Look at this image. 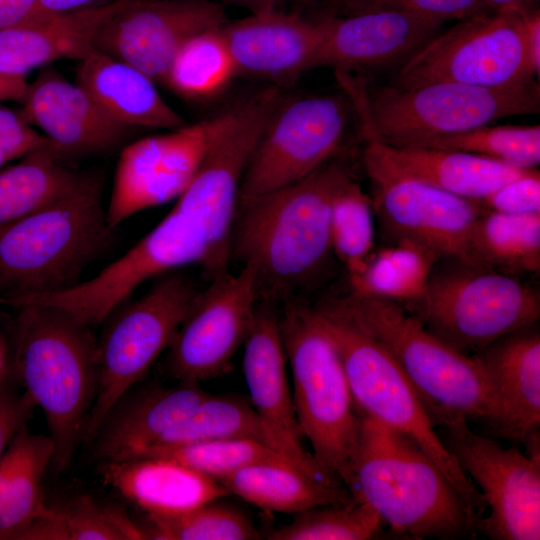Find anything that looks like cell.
Segmentation results:
<instances>
[{
	"instance_id": "obj_45",
	"label": "cell",
	"mask_w": 540,
	"mask_h": 540,
	"mask_svg": "<svg viewBox=\"0 0 540 540\" xmlns=\"http://www.w3.org/2000/svg\"><path fill=\"white\" fill-rule=\"evenodd\" d=\"M44 148L53 146L43 134L33 129L21 113L0 106V153L6 162Z\"/></svg>"
},
{
	"instance_id": "obj_42",
	"label": "cell",
	"mask_w": 540,
	"mask_h": 540,
	"mask_svg": "<svg viewBox=\"0 0 540 540\" xmlns=\"http://www.w3.org/2000/svg\"><path fill=\"white\" fill-rule=\"evenodd\" d=\"M384 523L367 503L317 506L296 514L270 532V540H368L378 538Z\"/></svg>"
},
{
	"instance_id": "obj_11",
	"label": "cell",
	"mask_w": 540,
	"mask_h": 540,
	"mask_svg": "<svg viewBox=\"0 0 540 540\" xmlns=\"http://www.w3.org/2000/svg\"><path fill=\"white\" fill-rule=\"evenodd\" d=\"M196 293L188 278L166 273L142 297L111 314L97 342V389L82 441H93L113 407L168 349Z\"/></svg>"
},
{
	"instance_id": "obj_9",
	"label": "cell",
	"mask_w": 540,
	"mask_h": 540,
	"mask_svg": "<svg viewBox=\"0 0 540 540\" xmlns=\"http://www.w3.org/2000/svg\"><path fill=\"white\" fill-rule=\"evenodd\" d=\"M436 337L472 356L496 340L535 324L540 295L518 276L439 258L427 294L413 311Z\"/></svg>"
},
{
	"instance_id": "obj_15",
	"label": "cell",
	"mask_w": 540,
	"mask_h": 540,
	"mask_svg": "<svg viewBox=\"0 0 540 540\" xmlns=\"http://www.w3.org/2000/svg\"><path fill=\"white\" fill-rule=\"evenodd\" d=\"M347 98L285 96L269 117L244 172L239 200L299 182L329 162L347 125Z\"/></svg>"
},
{
	"instance_id": "obj_38",
	"label": "cell",
	"mask_w": 540,
	"mask_h": 540,
	"mask_svg": "<svg viewBox=\"0 0 540 540\" xmlns=\"http://www.w3.org/2000/svg\"><path fill=\"white\" fill-rule=\"evenodd\" d=\"M374 217L372 198L352 177L336 194L330 221L332 252L348 278L361 271L375 249Z\"/></svg>"
},
{
	"instance_id": "obj_10",
	"label": "cell",
	"mask_w": 540,
	"mask_h": 540,
	"mask_svg": "<svg viewBox=\"0 0 540 540\" xmlns=\"http://www.w3.org/2000/svg\"><path fill=\"white\" fill-rule=\"evenodd\" d=\"M283 97L281 87L271 85L215 116L203 161L174 204L204 234L219 275L229 271L230 234L244 172Z\"/></svg>"
},
{
	"instance_id": "obj_39",
	"label": "cell",
	"mask_w": 540,
	"mask_h": 540,
	"mask_svg": "<svg viewBox=\"0 0 540 540\" xmlns=\"http://www.w3.org/2000/svg\"><path fill=\"white\" fill-rule=\"evenodd\" d=\"M146 456L174 459L215 480L244 467L262 463L291 465L301 469L275 448L250 438L221 439L162 447L145 451L136 457Z\"/></svg>"
},
{
	"instance_id": "obj_40",
	"label": "cell",
	"mask_w": 540,
	"mask_h": 540,
	"mask_svg": "<svg viewBox=\"0 0 540 540\" xmlns=\"http://www.w3.org/2000/svg\"><path fill=\"white\" fill-rule=\"evenodd\" d=\"M142 527L154 540H253L261 538L253 522L241 510L213 500L184 513L147 515Z\"/></svg>"
},
{
	"instance_id": "obj_5",
	"label": "cell",
	"mask_w": 540,
	"mask_h": 540,
	"mask_svg": "<svg viewBox=\"0 0 540 540\" xmlns=\"http://www.w3.org/2000/svg\"><path fill=\"white\" fill-rule=\"evenodd\" d=\"M320 307L346 319L386 349L436 424L446 417L460 416L494 430L496 408L478 362L433 335L405 306L348 293Z\"/></svg>"
},
{
	"instance_id": "obj_12",
	"label": "cell",
	"mask_w": 540,
	"mask_h": 540,
	"mask_svg": "<svg viewBox=\"0 0 540 540\" xmlns=\"http://www.w3.org/2000/svg\"><path fill=\"white\" fill-rule=\"evenodd\" d=\"M190 264L200 265L207 281L218 276L200 228L172 208L141 240L90 280L61 291L22 298L12 305L54 307L90 327L106 321L148 279Z\"/></svg>"
},
{
	"instance_id": "obj_25",
	"label": "cell",
	"mask_w": 540,
	"mask_h": 540,
	"mask_svg": "<svg viewBox=\"0 0 540 540\" xmlns=\"http://www.w3.org/2000/svg\"><path fill=\"white\" fill-rule=\"evenodd\" d=\"M472 356L493 396L495 433L525 442L540 424V333L536 323L503 336Z\"/></svg>"
},
{
	"instance_id": "obj_36",
	"label": "cell",
	"mask_w": 540,
	"mask_h": 540,
	"mask_svg": "<svg viewBox=\"0 0 540 540\" xmlns=\"http://www.w3.org/2000/svg\"><path fill=\"white\" fill-rule=\"evenodd\" d=\"M20 451L0 508V540H16L47 505L42 486L52 464L54 444L50 436L19 431Z\"/></svg>"
},
{
	"instance_id": "obj_41",
	"label": "cell",
	"mask_w": 540,
	"mask_h": 540,
	"mask_svg": "<svg viewBox=\"0 0 540 540\" xmlns=\"http://www.w3.org/2000/svg\"><path fill=\"white\" fill-rule=\"evenodd\" d=\"M418 147L461 151L520 169H535L540 163V126L488 124L437 137Z\"/></svg>"
},
{
	"instance_id": "obj_2",
	"label": "cell",
	"mask_w": 540,
	"mask_h": 540,
	"mask_svg": "<svg viewBox=\"0 0 540 540\" xmlns=\"http://www.w3.org/2000/svg\"><path fill=\"white\" fill-rule=\"evenodd\" d=\"M352 472V496L394 533L457 539L478 531L481 517L434 461L410 438L364 415Z\"/></svg>"
},
{
	"instance_id": "obj_1",
	"label": "cell",
	"mask_w": 540,
	"mask_h": 540,
	"mask_svg": "<svg viewBox=\"0 0 540 540\" xmlns=\"http://www.w3.org/2000/svg\"><path fill=\"white\" fill-rule=\"evenodd\" d=\"M352 177L331 159L299 182L238 201L230 259L252 267L259 301H290L324 272L333 255L332 203Z\"/></svg>"
},
{
	"instance_id": "obj_33",
	"label": "cell",
	"mask_w": 540,
	"mask_h": 540,
	"mask_svg": "<svg viewBox=\"0 0 540 540\" xmlns=\"http://www.w3.org/2000/svg\"><path fill=\"white\" fill-rule=\"evenodd\" d=\"M144 530L120 507L82 495L47 506L16 540H144Z\"/></svg>"
},
{
	"instance_id": "obj_55",
	"label": "cell",
	"mask_w": 540,
	"mask_h": 540,
	"mask_svg": "<svg viewBox=\"0 0 540 540\" xmlns=\"http://www.w3.org/2000/svg\"><path fill=\"white\" fill-rule=\"evenodd\" d=\"M6 163V160L5 158L3 157V155L0 153V167Z\"/></svg>"
},
{
	"instance_id": "obj_31",
	"label": "cell",
	"mask_w": 540,
	"mask_h": 540,
	"mask_svg": "<svg viewBox=\"0 0 540 540\" xmlns=\"http://www.w3.org/2000/svg\"><path fill=\"white\" fill-rule=\"evenodd\" d=\"M439 258L410 241L375 248L359 273L349 277V293L402 304L410 311L424 300L430 275Z\"/></svg>"
},
{
	"instance_id": "obj_20",
	"label": "cell",
	"mask_w": 540,
	"mask_h": 540,
	"mask_svg": "<svg viewBox=\"0 0 540 540\" xmlns=\"http://www.w3.org/2000/svg\"><path fill=\"white\" fill-rule=\"evenodd\" d=\"M259 302L251 330L243 344V373L250 404L281 453L312 477L338 482L319 466L302 445L303 435L288 383L279 316L270 302Z\"/></svg>"
},
{
	"instance_id": "obj_26",
	"label": "cell",
	"mask_w": 540,
	"mask_h": 540,
	"mask_svg": "<svg viewBox=\"0 0 540 540\" xmlns=\"http://www.w3.org/2000/svg\"><path fill=\"white\" fill-rule=\"evenodd\" d=\"M101 464L104 482L151 516L184 513L229 495L214 478L170 458L134 457Z\"/></svg>"
},
{
	"instance_id": "obj_48",
	"label": "cell",
	"mask_w": 540,
	"mask_h": 540,
	"mask_svg": "<svg viewBox=\"0 0 540 540\" xmlns=\"http://www.w3.org/2000/svg\"><path fill=\"white\" fill-rule=\"evenodd\" d=\"M522 15L524 22L525 52L531 74L540 76V10L532 9Z\"/></svg>"
},
{
	"instance_id": "obj_54",
	"label": "cell",
	"mask_w": 540,
	"mask_h": 540,
	"mask_svg": "<svg viewBox=\"0 0 540 540\" xmlns=\"http://www.w3.org/2000/svg\"><path fill=\"white\" fill-rule=\"evenodd\" d=\"M307 9H318L319 13H328L347 0H293Z\"/></svg>"
},
{
	"instance_id": "obj_50",
	"label": "cell",
	"mask_w": 540,
	"mask_h": 540,
	"mask_svg": "<svg viewBox=\"0 0 540 540\" xmlns=\"http://www.w3.org/2000/svg\"><path fill=\"white\" fill-rule=\"evenodd\" d=\"M18 433L0 458V508L6 492L8 481L19 456L20 442Z\"/></svg>"
},
{
	"instance_id": "obj_28",
	"label": "cell",
	"mask_w": 540,
	"mask_h": 540,
	"mask_svg": "<svg viewBox=\"0 0 540 540\" xmlns=\"http://www.w3.org/2000/svg\"><path fill=\"white\" fill-rule=\"evenodd\" d=\"M117 1L0 29V74L25 77L55 60L85 58Z\"/></svg>"
},
{
	"instance_id": "obj_53",
	"label": "cell",
	"mask_w": 540,
	"mask_h": 540,
	"mask_svg": "<svg viewBox=\"0 0 540 540\" xmlns=\"http://www.w3.org/2000/svg\"><path fill=\"white\" fill-rule=\"evenodd\" d=\"M539 0H483L491 12H515L523 14L538 8Z\"/></svg>"
},
{
	"instance_id": "obj_49",
	"label": "cell",
	"mask_w": 540,
	"mask_h": 540,
	"mask_svg": "<svg viewBox=\"0 0 540 540\" xmlns=\"http://www.w3.org/2000/svg\"><path fill=\"white\" fill-rule=\"evenodd\" d=\"M37 0H0V29L22 23Z\"/></svg>"
},
{
	"instance_id": "obj_3",
	"label": "cell",
	"mask_w": 540,
	"mask_h": 540,
	"mask_svg": "<svg viewBox=\"0 0 540 540\" xmlns=\"http://www.w3.org/2000/svg\"><path fill=\"white\" fill-rule=\"evenodd\" d=\"M16 366L26 394L46 418L52 466L65 471L82 441L97 381V341L90 327L40 304L17 306Z\"/></svg>"
},
{
	"instance_id": "obj_16",
	"label": "cell",
	"mask_w": 540,
	"mask_h": 540,
	"mask_svg": "<svg viewBox=\"0 0 540 540\" xmlns=\"http://www.w3.org/2000/svg\"><path fill=\"white\" fill-rule=\"evenodd\" d=\"M209 283L195 294L168 347L167 369L178 382L200 383L229 371L254 321L259 300L252 267Z\"/></svg>"
},
{
	"instance_id": "obj_29",
	"label": "cell",
	"mask_w": 540,
	"mask_h": 540,
	"mask_svg": "<svg viewBox=\"0 0 540 540\" xmlns=\"http://www.w3.org/2000/svg\"><path fill=\"white\" fill-rule=\"evenodd\" d=\"M76 73L77 83L100 107L128 127L172 130L185 125L157 83L123 60L94 49L79 60Z\"/></svg>"
},
{
	"instance_id": "obj_22",
	"label": "cell",
	"mask_w": 540,
	"mask_h": 540,
	"mask_svg": "<svg viewBox=\"0 0 540 540\" xmlns=\"http://www.w3.org/2000/svg\"><path fill=\"white\" fill-rule=\"evenodd\" d=\"M316 16L322 28L317 67L346 73L402 65L443 25L394 10Z\"/></svg>"
},
{
	"instance_id": "obj_51",
	"label": "cell",
	"mask_w": 540,
	"mask_h": 540,
	"mask_svg": "<svg viewBox=\"0 0 540 540\" xmlns=\"http://www.w3.org/2000/svg\"><path fill=\"white\" fill-rule=\"evenodd\" d=\"M221 6L233 5L249 10L251 13H264L284 10L290 0H205Z\"/></svg>"
},
{
	"instance_id": "obj_35",
	"label": "cell",
	"mask_w": 540,
	"mask_h": 540,
	"mask_svg": "<svg viewBox=\"0 0 540 540\" xmlns=\"http://www.w3.org/2000/svg\"><path fill=\"white\" fill-rule=\"evenodd\" d=\"M231 438L255 439L278 450L249 402L235 396L207 393L151 446L133 457L162 447Z\"/></svg>"
},
{
	"instance_id": "obj_24",
	"label": "cell",
	"mask_w": 540,
	"mask_h": 540,
	"mask_svg": "<svg viewBox=\"0 0 540 540\" xmlns=\"http://www.w3.org/2000/svg\"><path fill=\"white\" fill-rule=\"evenodd\" d=\"M363 140V165L369 178L414 179L475 201L483 200L503 184L532 170L461 151L398 147L365 136Z\"/></svg>"
},
{
	"instance_id": "obj_23",
	"label": "cell",
	"mask_w": 540,
	"mask_h": 540,
	"mask_svg": "<svg viewBox=\"0 0 540 540\" xmlns=\"http://www.w3.org/2000/svg\"><path fill=\"white\" fill-rule=\"evenodd\" d=\"M220 32L237 74L278 83L317 68L322 28L317 16L276 10L226 21Z\"/></svg>"
},
{
	"instance_id": "obj_46",
	"label": "cell",
	"mask_w": 540,
	"mask_h": 540,
	"mask_svg": "<svg viewBox=\"0 0 540 540\" xmlns=\"http://www.w3.org/2000/svg\"><path fill=\"white\" fill-rule=\"evenodd\" d=\"M36 406L24 393L11 392L0 384V458L17 435Z\"/></svg>"
},
{
	"instance_id": "obj_18",
	"label": "cell",
	"mask_w": 540,
	"mask_h": 540,
	"mask_svg": "<svg viewBox=\"0 0 540 540\" xmlns=\"http://www.w3.org/2000/svg\"><path fill=\"white\" fill-rule=\"evenodd\" d=\"M214 117L125 145L120 153L106 218L114 230L143 210L176 200L205 156Z\"/></svg>"
},
{
	"instance_id": "obj_30",
	"label": "cell",
	"mask_w": 540,
	"mask_h": 540,
	"mask_svg": "<svg viewBox=\"0 0 540 540\" xmlns=\"http://www.w3.org/2000/svg\"><path fill=\"white\" fill-rule=\"evenodd\" d=\"M217 481L229 494L271 512L297 514L317 506L347 505L356 501L337 482L316 479L291 465H251Z\"/></svg>"
},
{
	"instance_id": "obj_19",
	"label": "cell",
	"mask_w": 540,
	"mask_h": 540,
	"mask_svg": "<svg viewBox=\"0 0 540 540\" xmlns=\"http://www.w3.org/2000/svg\"><path fill=\"white\" fill-rule=\"evenodd\" d=\"M370 180L375 216L390 242L410 241L438 258L473 263V230L486 212L479 201L404 177Z\"/></svg>"
},
{
	"instance_id": "obj_34",
	"label": "cell",
	"mask_w": 540,
	"mask_h": 540,
	"mask_svg": "<svg viewBox=\"0 0 540 540\" xmlns=\"http://www.w3.org/2000/svg\"><path fill=\"white\" fill-rule=\"evenodd\" d=\"M472 262L509 273L540 270V213L513 215L486 211L471 239Z\"/></svg>"
},
{
	"instance_id": "obj_27",
	"label": "cell",
	"mask_w": 540,
	"mask_h": 540,
	"mask_svg": "<svg viewBox=\"0 0 540 540\" xmlns=\"http://www.w3.org/2000/svg\"><path fill=\"white\" fill-rule=\"evenodd\" d=\"M205 395L199 383L153 386L125 394L98 429L92 443L101 463L128 459L151 446Z\"/></svg>"
},
{
	"instance_id": "obj_7",
	"label": "cell",
	"mask_w": 540,
	"mask_h": 540,
	"mask_svg": "<svg viewBox=\"0 0 540 540\" xmlns=\"http://www.w3.org/2000/svg\"><path fill=\"white\" fill-rule=\"evenodd\" d=\"M279 326L301 433L319 466L351 493L361 415L338 348L315 307L287 301Z\"/></svg>"
},
{
	"instance_id": "obj_44",
	"label": "cell",
	"mask_w": 540,
	"mask_h": 540,
	"mask_svg": "<svg viewBox=\"0 0 540 540\" xmlns=\"http://www.w3.org/2000/svg\"><path fill=\"white\" fill-rule=\"evenodd\" d=\"M486 211L513 215L540 213V173L532 169L479 201Z\"/></svg>"
},
{
	"instance_id": "obj_14",
	"label": "cell",
	"mask_w": 540,
	"mask_h": 540,
	"mask_svg": "<svg viewBox=\"0 0 540 540\" xmlns=\"http://www.w3.org/2000/svg\"><path fill=\"white\" fill-rule=\"evenodd\" d=\"M444 444L483 496L489 515L478 531L496 540L540 539L539 433L525 441L527 454L473 432L460 416L442 419Z\"/></svg>"
},
{
	"instance_id": "obj_17",
	"label": "cell",
	"mask_w": 540,
	"mask_h": 540,
	"mask_svg": "<svg viewBox=\"0 0 540 540\" xmlns=\"http://www.w3.org/2000/svg\"><path fill=\"white\" fill-rule=\"evenodd\" d=\"M226 21L223 6L205 0H118L96 32L93 47L164 84L180 48Z\"/></svg>"
},
{
	"instance_id": "obj_43",
	"label": "cell",
	"mask_w": 540,
	"mask_h": 540,
	"mask_svg": "<svg viewBox=\"0 0 540 540\" xmlns=\"http://www.w3.org/2000/svg\"><path fill=\"white\" fill-rule=\"evenodd\" d=\"M375 10L400 11L443 24L491 13L483 0H347L327 14L347 15Z\"/></svg>"
},
{
	"instance_id": "obj_47",
	"label": "cell",
	"mask_w": 540,
	"mask_h": 540,
	"mask_svg": "<svg viewBox=\"0 0 540 540\" xmlns=\"http://www.w3.org/2000/svg\"><path fill=\"white\" fill-rule=\"evenodd\" d=\"M113 1L116 0H37L23 22L36 21L57 14L96 7Z\"/></svg>"
},
{
	"instance_id": "obj_52",
	"label": "cell",
	"mask_w": 540,
	"mask_h": 540,
	"mask_svg": "<svg viewBox=\"0 0 540 540\" xmlns=\"http://www.w3.org/2000/svg\"><path fill=\"white\" fill-rule=\"evenodd\" d=\"M28 83L24 77H16L0 74V102L23 100Z\"/></svg>"
},
{
	"instance_id": "obj_8",
	"label": "cell",
	"mask_w": 540,
	"mask_h": 540,
	"mask_svg": "<svg viewBox=\"0 0 540 540\" xmlns=\"http://www.w3.org/2000/svg\"><path fill=\"white\" fill-rule=\"evenodd\" d=\"M315 308L338 348L358 412L413 440L481 516L487 509L483 496L437 434L431 413L396 361L346 319Z\"/></svg>"
},
{
	"instance_id": "obj_37",
	"label": "cell",
	"mask_w": 540,
	"mask_h": 540,
	"mask_svg": "<svg viewBox=\"0 0 540 540\" xmlns=\"http://www.w3.org/2000/svg\"><path fill=\"white\" fill-rule=\"evenodd\" d=\"M237 74L227 44L218 30L200 33L177 52L164 84L189 99H203L220 92Z\"/></svg>"
},
{
	"instance_id": "obj_4",
	"label": "cell",
	"mask_w": 540,
	"mask_h": 540,
	"mask_svg": "<svg viewBox=\"0 0 540 540\" xmlns=\"http://www.w3.org/2000/svg\"><path fill=\"white\" fill-rule=\"evenodd\" d=\"M112 231L102 179L84 173L63 197L0 231V292L13 303L76 285L106 250Z\"/></svg>"
},
{
	"instance_id": "obj_6",
	"label": "cell",
	"mask_w": 540,
	"mask_h": 540,
	"mask_svg": "<svg viewBox=\"0 0 540 540\" xmlns=\"http://www.w3.org/2000/svg\"><path fill=\"white\" fill-rule=\"evenodd\" d=\"M337 76L359 118L362 137L398 147H418L437 137L540 111L536 81L505 88L436 81L368 89L349 73Z\"/></svg>"
},
{
	"instance_id": "obj_32",
	"label": "cell",
	"mask_w": 540,
	"mask_h": 540,
	"mask_svg": "<svg viewBox=\"0 0 540 540\" xmlns=\"http://www.w3.org/2000/svg\"><path fill=\"white\" fill-rule=\"evenodd\" d=\"M53 148L36 150L0 171V231L71 191L84 172L62 162Z\"/></svg>"
},
{
	"instance_id": "obj_21",
	"label": "cell",
	"mask_w": 540,
	"mask_h": 540,
	"mask_svg": "<svg viewBox=\"0 0 540 540\" xmlns=\"http://www.w3.org/2000/svg\"><path fill=\"white\" fill-rule=\"evenodd\" d=\"M20 112L61 158L102 155L122 146L134 128L106 113L78 84L43 67L28 84Z\"/></svg>"
},
{
	"instance_id": "obj_13",
	"label": "cell",
	"mask_w": 540,
	"mask_h": 540,
	"mask_svg": "<svg viewBox=\"0 0 540 540\" xmlns=\"http://www.w3.org/2000/svg\"><path fill=\"white\" fill-rule=\"evenodd\" d=\"M436 81L485 88L535 82L526 58L522 15L491 12L459 21L406 60L389 84L410 88Z\"/></svg>"
}]
</instances>
